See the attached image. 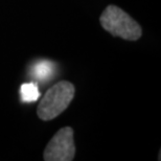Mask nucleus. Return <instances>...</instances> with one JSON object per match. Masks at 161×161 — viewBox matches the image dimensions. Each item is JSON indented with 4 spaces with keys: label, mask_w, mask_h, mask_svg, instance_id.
I'll use <instances>...</instances> for the list:
<instances>
[{
    "label": "nucleus",
    "mask_w": 161,
    "mask_h": 161,
    "mask_svg": "<svg viewBox=\"0 0 161 161\" xmlns=\"http://www.w3.org/2000/svg\"><path fill=\"white\" fill-rule=\"evenodd\" d=\"M75 96V86L67 80H61L44 94L38 106V116L42 120H51L65 111Z\"/></svg>",
    "instance_id": "nucleus-1"
},
{
    "label": "nucleus",
    "mask_w": 161,
    "mask_h": 161,
    "mask_svg": "<svg viewBox=\"0 0 161 161\" xmlns=\"http://www.w3.org/2000/svg\"><path fill=\"white\" fill-rule=\"evenodd\" d=\"M102 26L114 37L136 41L142 35L140 25L118 6L109 5L99 18Z\"/></svg>",
    "instance_id": "nucleus-2"
},
{
    "label": "nucleus",
    "mask_w": 161,
    "mask_h": 161,
    "mask_svg": "<svg viewBox=\"0 0 161 161\" xmlns=\"http://www.w3.org/2000/svg\"><path fill=\"white\" fill-rule=\"evenodd\" d=\"M75 155L73 130L70 127L60 129L45 147L44 160L71 161Z\"/></svg>",
    "instance_id": "nucleus-3"
},
{
    "label": "nucleus",
    "mask_w": 161,
    "mask_h": 161,
    "mask_svg": "<svg viewBox=\"0 0 161 161\" xmlns=\"http://www.w3.org/2000/svg\"><path fill=\"white\" fill-rule=\"evenodd\" d=\"M54 72V64L49 61H41L34 66L33 75L39 80H49L53 75Z\"/></svg>",
    "instance_id": "nucleus-4"
},
{
    "label": "nucleus",
    "mask_w": 161,
    "mask_h": 161,
    "mask_svg": "<svg viewBox=\"0 0 161 161\" xmlns=\"http://www.w3.org/2000/svg\"><path fill=\"white\" fill-rule=\"evenodd\" d=\"M21 101L23 103H33L38 101L41 92L39 91L38 85L36 83H25L22 84L20 88Z\"/></svg>",
    "instance_id": "nucleus-5"
}]
</instances>
